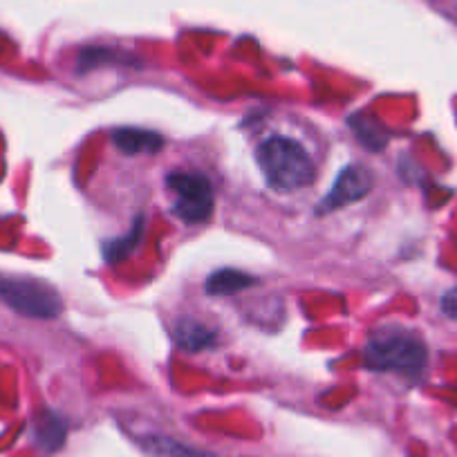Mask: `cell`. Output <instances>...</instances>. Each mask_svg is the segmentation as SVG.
Masks as SVG:
<instances>
[{
	"label": "cell",
	"mask_w": 457,
	"mask_h": 457,
	"mask_svg": "<svg viewBox=\"0 0 457 457\" xmlns=\"http://www.w3.org/2000/svg\"><path fill=\"white\" fill-rule=\"evenodd\" d=\"M363 361L375 372L417 377L426 368L428 350L415 332L399 325L375 329L363 348Z\"/></svg>",
	"instance_id": "obj_1"
},
{
	"label": "cell",
	"mask_w": 457,
	"mask_h": 457,
	"mask_svg": "<svg viewBox=\"0 0 457 457\" xmlns=\"http://www.w3.org/2000/svg\"><path fill=\"white\" fill-rule=\"evenodd\" d=\"M258 166L267 184L276 191H294L314 182V162L310 153L289 137H270L258 146Z\"/></svg>",
	"instance_id": "obj_2"
},
{
	"label": "cell",
	"mask_w": 457,
	"mask_h": 457,
	"mask_svg": "<svg viewBox=\"0 0 457 457\" xmlns=\"http://www.w3.org/2000/svg\"><path fill=\"white\" fill-rule=\"evenodd\" d=\"M0 301L29 319H56L63 312L59 292L50 283L28 276L0 274Z\"/></svg>",
	"instance_id": "obj_3"
},
{
	"label": "cell",
	"mask_w": 457,
	"mask_h": 457,
	"mask_svg": "<svg viewBox=\"0 0 457 457\" xmlns=\"http://www.w3.org/2000/svg\"><path fill=\"white\" fill-rule=\"evenodd\" d=\"M170 193L175 195L173 211L184 222L200 224L206 222L213 213V188L202 173H170L169 179Z\"/></svg>",
	"instance_id": "obj_4"
},
{
	"label": "cell",
	"mask_w": 457,
	"mask_h": 457,
	"mask_svg": "<svg viewBox=\"0 0 457 457\" xmlns=\"http://www.w3.org/2000/svg\"><path fill=\"white\" fill-rule=\"evenodd\" d=\"M372 188V175L363 166H348L338 173L337 182L329 188L328 195L316 206V213H329V211L343 209V206L359 202L368 195Z\"/></svg>",
	"instance_id": "obj_5"
},
{
	"label": "cell",
	"mask_w": 457,
	"mask_h": 457,
	"mask_svg": "<svg viewBox=\"0 0 457 457\" xmlns=\"http://www.w3.org/2000/svg\"><path fill=\"white\" fill-rule=\"evenodd\" d=\"M114 146L124 151L126 155H139V153H157L162 148V137L157 133L144 129H120L112 133Z\"/></svg>",
	"instance_id": "obj_6"
},
{
	"label": "cell",
	"mask_w": 457,
	"mask_h": 457,
	"mask_svg": "<svg viewBox=\"0 0 457 457\" xmlns=\"http://www.w3.org/2000/svg\"><path fill=\"white\" fill-rule=\"evenodd\" d=\"M173 338L182 350L200 353L215 341V332L195 319H182L173 329Z\"/></svg>",
	"instance_id": "obj_7"
},
{
	"label": "cell",
	"mask_w": 457,
	"mask_h": 457,
	"mask_svg": "<svg viewBox=\"0 0 457 457\" xmlns=\"http://www.w3.org/2000/svg\"><path fill=\"white\" fill-rule=\"evenodd\" d=\"M34 439H37L38 446L47 453L61 448L65 442L63 420H61L59 415H54L52 411L41 412V415L37 417V424H34Z\"/></svg>",
	"instance_id": "obj_8"
},
{
	"label": "cell",
	"mask_w": 457,
	"mask_h": 457,
	"mask_svg": "<svg viewBox=\"0 0 457 457\" xmlns=\"http://www.w3.org/2000/svg\"><path fill=\"white\" fill-rule=\"evenodd\" d=\"M256 283V278L245 271L238 270H220L215 274L209 276L206 280V294H213V296H228V294H238L243 289L252 287Z\"/></svg>",
	"instance_id": "obj_9"
},
{
	"label": "cell",
	"mask_w": 457,
	"mask_h": 457,
	"mask_svg": "<svg viewBox=\"0 0 457 457\" xmlns=\"http://www.w3.org/2000/svg\"><path fill=\"white\" fill-rule=\"evenodd\" d=\"M139 238H142V220H137L129 236L124 238H117L112 243L105 245L104 253H105V261L108 262H117V261H124V258L130 256L135 247L139 245Z\"/></svg>",
	"instance_id": "obj_10"
},
{
	"label": "cell",
	"mask_w": 457,
	"mask_h": 457,
	"mask_svg": "<svg viewBox=\"0 0 457 457\" xmlns=\"http://www.w3.org/2000/svg\"><path fill=\"white\" fill-rule=\"evenodd\" d=\"M442 312L446 316H451V319L457 320V287L451 289V292H446L442 296Z\"/></svg>",
	"instance_id": "obj_11"
}]
</instances>
